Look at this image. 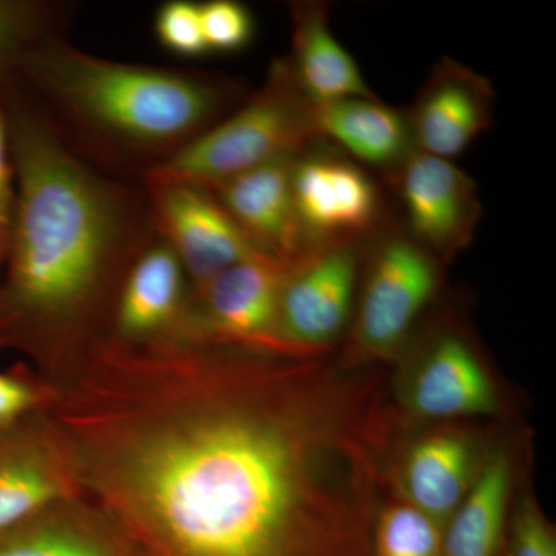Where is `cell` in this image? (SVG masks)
Returning a JSON list of instances; mask_svg holds the SVG:
<instances>
[{
    "label": "cell",
    "mask_w": 556,
    "mask_h": 556,
    "mask_svg": "<svg viewBox=\"0 0 556 556\" xmlns=\"http://www.w3.org/2000/svg\"><path fill=\"white\" fill-rule=\"evenodd\" d=\"M200 345L199 386L110 460L164 556H367L386 433L378 393L324 362Z\"/></svg>",
    "instance_id": "6da1fadb"
},
{
    "label": "cell",
    "mask_w": 556,
    "mask_h": 556,
    "mask_svg": "<svg viewBox=\"0 0 556 556\" xmlns=\"http://www.w3.org/2000/svg\"><path fill=\"white\" fill-rule=\"evenodd\" d=\"M0 108L14 175L0 342L72 345L112 320L124 278L156 239L148 189L79 159L20 86Z\"/></svg>",
    "instance_id": "7a4b0ae2"
},
{
    "label": "cell",
    "mask_w": 556,
    "mask_h": 556,
    "mask_svg": "<svg viewBox=\"0 0 556 556\" xmlns=\"http://www.w3.org/2000/svg\"><path fill=\"white\" fill-rule=\"evenodd\" d=\"M17 86L79 159L138 182L251 94L229 76L102 60L67 39L35 51Z\"/></svg>",
    "instance_id": "3957f363"
},
{
    "label": "cell",
    "mask_w": 556,
    "mask_h": 556,
    "mask_svg": "<svg viewBox=\"0 0 556 556\" xmlns=\"http://www.w3.org/2000/svg\"><path fill=\"white\" fill-rule=\"evenodd\" d=\"M317 141L313 104L300 91L285 58L274 61L260 89L146 181L214 189L222 182Z\"/></svg>",
    "instance_id": "277c9868"
},
{
    "label": "cell",
    "mask_w": 556,
    "mask_h": 556,
    "mask_svg": "<svg viewBox=\"0 0 556 556\" xmlns=\"http://www.w3.org/2000/svg\"><path fill=\"white\" fill-rule=\"evenodd\" d=\"M439 266L407 232L376 240L354 321V345L362 356H387L402 345L437 295Z\"/></svg>",
    "instance_id": "5b68a950"
},
{
    "label": "cell",
    "mask_w": 556,
    "mask_h": 556,
    "mask_svg": "<svg viewBox=\"0 0 556 556\" xmlns=\"http://www.w3.org/2000/svg\"><path fill=\"white\" fill-rule=\"evenodd\" d=\"M361 265L356 243H331L287 266L278 299L281 345L316 354L339 339L353 313Z\"/></svg>",
    "instance_id": "8992f818"
},
{
    "label": "cell",
    "mask_w": 556,
    "mask_h": 556,
    "mask_svg": "<svg viewBox=\"0 0 556 556\" xmlns=\"http://www.w3.org/2000/svg\"><path fill=\"white\" fill-rule=\"evenodd\" d=\"M285 270L287 266L268 257L248 260L223 270L195 288L178 334L192 342L288 351L277 332Z\"/></svg>",
    "instance_id": "52a82bcc"
},
{
    "label": "cell",
    "mask_w": 556,
    "mask_h": 556,
    "mask_svg": "<svg viewBox=\"0 0 556 556\" xmlns=\"http://www.w3.org/2000/svg\"><path fill=\"white\" fill-rule=\"evenodd\" d=\"M142 185L148 189L156 236L169 244L193 288L239 263L266 257L211 190L186 182Z\"/></svg>",
    "instance_id": "ba28073f"
},
{
    "label": "cell",
    "mask_w": 556,
    "mask_h": 556,
    "mask_svg": "<svg viewBox=\"0 0 556 556\" xmlns=\"http://www.w3.org/2000/svg\"><path fill=\"white\" fill-rule=\"evenodd\" d=\"M292 190L300 228L308 249L357 243L375 229L380 193L371 177L353 160L328 150H302L292 169Z\"/></svg>",
    "instance_id": "9c48e42d"
},
{
    "label": "cell",
    "mask_w": 556,
    "mask_h": 556,
    "mask_svg": "<svg viewBox=\"0 0 556 556\" xmlns=\"http://www.w3.org/2000/svg\"><path fill=\"white\" fill-rule=\"evenodd\" d=\"M408 236L439 262L475 239L481 203L477 182L453 161L415 152L396 174Z\"/></svg>",
    "instance_id": "30bf717a"
},
{
    "label": "cell",
    "mask_w": 556,
    "mask_h": 556,
    "mask_svg": "<svg viewBox=\"0 0 556 556\" xmlns=\"http://www.w3.org/2000/svg\"><path fill=\"white\" fill-rule=\"evenodd\" d=\"M493 101L489 79L444 58L407 112L417 152L448 161L463 155L492 126Z\"/></svg>",
    "instance_id": "8fae6325"
},
{
    "label": "cell",
    "mask_w": 556,
    "mask_h": 556,
    "mask_svg": "<svg viewBox=\"0 0 556 556\" xmlns=\"http://www.w3.org/2000/svg\"><path fill=\"white\" fill-rule=\"evenodd\" d=\"M280 156L222 182L214 192L219 203L266 257L289 266L308 252L300 228L292 169L295 156Z\"/></svg>",
    "instance_id": "7c38bea8"
},
{
    "label": "cell",
    "mask_w": 556,
    "mask_h": 556,
    "mask_svg": "<svg viewBox=\"0 0 556 556\" xmlns=\"http://www.w3.org/2000/svg\"><path fill=\"white\" fill-rule=\"evenodd\" d=\"M189 278L169 244L159 236L124 278L113 308V332L121 343H156L177 336Z\"/></svg>",
    "instance_id": "4fadbf2b"
},
{
    "label": "cell",
    "mask_w": 556,
    "mask_h": 556,
    "mask_svg": "<svg viewBox=\"0 0 556 556\" xmlns=\"http://www.w3.org/2000/svg\"><path fill=\"white\" fill-rule=\"evenodd\" d=\"M408 407L426 419L492 415L497 397L473 348L457 334H442L428 348L407 394Z\"/></svg>",
    "instance_id": "5bb4252c"
},
{
    "label": "cell",
    "mask_w": 556,
    "mask_h": 556,
    "mask_svg": "<svg viewBox=\"0 0 556 556\" xmlns=\"http://www.w3.org/2000/svg\"><path fill=\"white\" fill-rule=\"evenodd\" d=\"M291 17V53L285 61L311 104L376 98L357 62L329 27L327 3H292Z\"/></svg>",
    "instance_id": "9a60e30c"
},
{
    "label": "cell",
    "mask_w": 556,
    "mask_h": 556,
    "mask_svg": "<svg viewBox=\"0 0 556 556\" xmlns=\"http://www.w3.org/2000/svg\"><path fill=\"white\" fill-rule=\"evenodd\" d=\"M313 124L317 141L334 142L351 160L394 175L417 152L407 112L378 97L313 105Z\"/></svg>",
    "instance_id": "2e32d148"
},
{
    "label": "cell",
    "mask_w": 556,
    "mask_h": 556,
    "mask_svg": "<svg viewBox=\"0 0 556 556\" xmlns=\"http://www.w3.org/2000/svg\"><path fill=\"white\" fill-rule=\"evenodd\" d=\"M401 486L407 504L444 526L475 481V450L464 434L434 433L405 453Z\"/></svg>",
    "instance_id": "e0dca14e"
},
{
    "label": "cell",
    "mask_w": 556,
    "mask_h": 556,
    "mask_svg": "<svg viewBox=\"0 0 556 556\" xmlns=\"http://www.w3.org/2000/svg\"><path fill=\"white\" fill-rule=\"evenodd\" d=\"M64 492L49 448L25 420L0 428V535L38 517Z\"/></svg>",
    "instance_id": "ac0fdd59"
},
{
    "label": "cell",
    "mask_w": 556,
    "mask_h": 556,
    "mask_svg": "<svg viewBox=\"0 0 556 556\" xmlns=\"http://www.w3.org/2000/svg\"><path fill=\"white\" fill-rule=\"evenodd\" d=\"M510 463L496 452L485 460L467 496L445 522L441 556H496L506 521Z\"/></svg>",
    "instance_id": "d6986e66"
},
{
    "label": "cell",
    "mask_w": 556,
    "mask_h": 556,
    "mask_svg": "<svg viewBox=\"0 0 556 556\" xmlns=\"http://www.w3.org/2000/svg\"><path fill=\"white\" fill-rule=\"evenodd\" d=\"M76 3L54 0H0V98L20 83L35 51L65 39Z\"/></svg>",
    "instance_id": "ffe728a7"
},
{
    "label": "cell",
    "mask_w": 556,
    "mask_h": 556,
    "mask_svg": "<svg viewBox=\"0 0 556 556\" xmlns=\"http://www.w3.org/2000/svg\"><path fill=\"white\" fill-rule=\"evenodd\" d=\"M40 515L0 535V556H121L116 544L101 533L62 522L50 525Z\"/></svg>",
    "instance_id": "44dd1931"
},
{
    "label": "cell",
    "mask_w": 556,
    "mask_h": 556,
    "mask_svg": "<svg viewBox=\"0 0 556 556\" xmlns=\"http://www.w3.org/2000/svg\"><path fill=\"white\" fill-rule=\"evenodd\" d=\"M442 527L407 503L379 510L372 556H441Z\"/></svg>",
    "instance_id": "7402d4cb"
},
{
    "label": "cell",
    "mask_w": 556,
    "mask_h": 556,
    "mask_svg": "<svg viewBox=\"0 0 556 556\" xmlns=\"http://www.w3.org/2000/svg\"><path fill=\"white\" fill-rule=\"evenodd\" d=\"M153 28L160 46L177 56L195 60L208 54L200 3L192 0L164 2L156 11Z\"/></svg>",
    "instance_id": "603a6c76"
},
{
    "label": "cell",
    "mask_w": 556,
    "mask_h": 556,
    "mask_svg": "<svg viewBox=\"0 0 556 556\" xmlns=\"http://www.w3.org/2000/svg\"><path fill=\"white\" fill-rule=\"evenodd\" d=\"M200 5L208 53H237L251 46L255 21L247 5L236 0H211Z\"/></svg>",
    "instance_id": "cb8c5ba5"
},
{
    "label": "cell",
    "mask_w": 556,
    "mask_h": 556,
    "mask_svg": "<svg viewBox=\"0 0 556 556\" xmlns=\"http://www.w3.org/2000/svg\"><path fill=\"white\" fill-rule=\"evenodd\" d=\"M508 556H556L554 532L535 504L522 503L511 525Z\"/></svg>",
    "instance_id": "d4e9b609"
},
{
    "label": "cell",
    "mask_w": 556,
    "mask_h": 556,
    "mask_svg": "<svg viewBox=\"0 0 556 556\" xmlns=\"http://www.w3.org/2000/svg\"><path fill=\"white\" fill-rule=\"evenodd\" d=\"M36 402V393L27 380L17 375L0 372V428L25 419Z\"/></svg>",
    "instance_id": "484cf974"
},
{
    "label": "cell",
    "mask_w": 556,
    "mask_h": 556,
    "mask_svg": "<svg viewBox=\"0 0 556 556\" xmlns=\"http://www.w3.org/2000/svg\"><path fill=\"white\" fill-rule=\"evenodd\" d=\"M14 203V175L11 164L9 127L0 108V248L5 257L7 240Z\"/></svg>",
    "instance_id": "4316f807"
},
{
    "label": "cell",
    "mask_w": 556,
    "mask_h": 556,
    "mask_svg": "<svg viewBox=\"0 0 556 556\" xmlns=\"http://www.w3.org/2000/svg\"><path fill=\"white\" fill-rule=\"evenodd\" d=\"M3 262V252H2V248H0V263Z\"/></svg>",
    "instance_id": "83f0119b"
}]
</instances>
